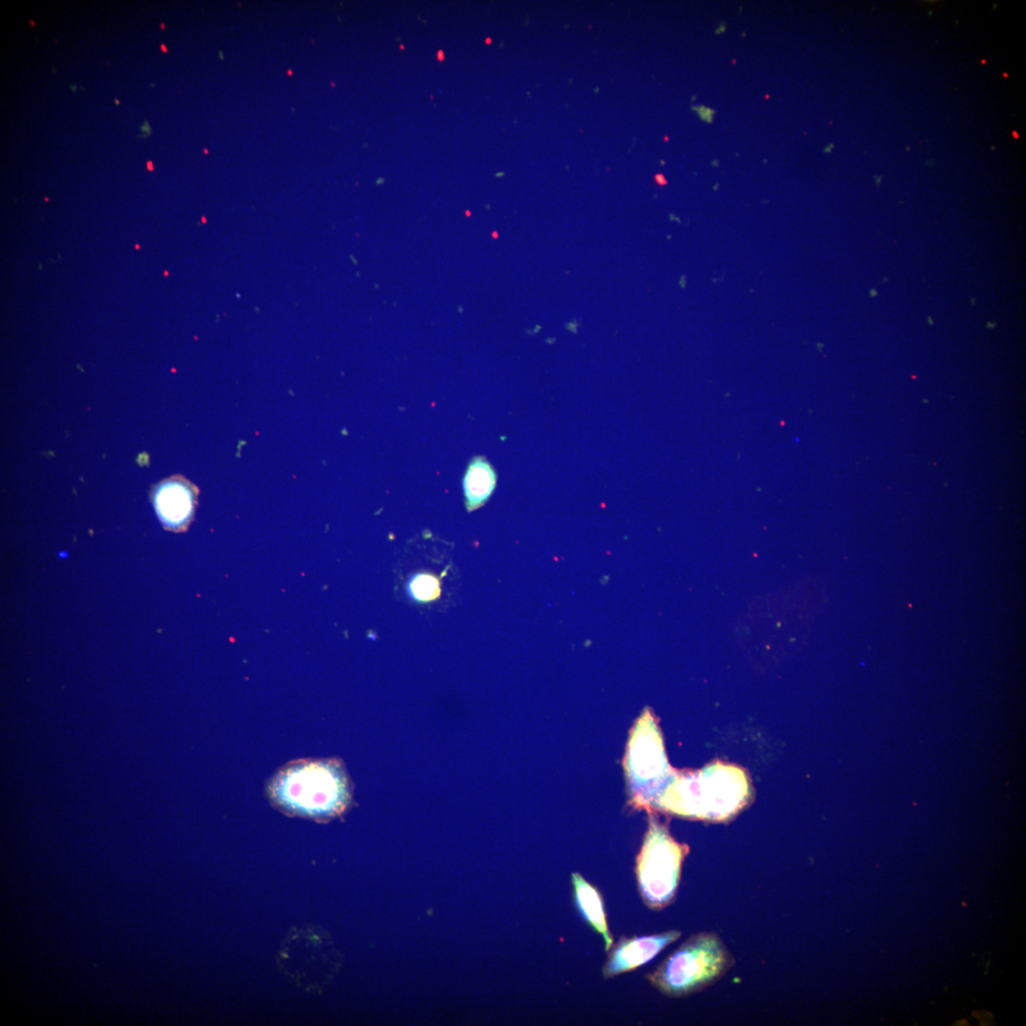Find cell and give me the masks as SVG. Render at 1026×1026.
Segmentation results:
<instances>
[{
	"instance_id": "2e32d148",
	"label": "cell",
	"mask_w": 1026,
	"mask_h": 1026,
	"mask_svg": "<svg viewBox=\"0 0 1026 1026\" xmlns=\"http://www.w3.org/2000/svg\"><path fill=\"white\" fill-rule=\"evenodd\" d=\"M161 48H162V51H163V52H165V53H167V52H168V51H167V48H166V46H165V45H163V44H162V45H161Z\"/></svg>"
},
{
	"instance_id": "52a82bcc",
	"label": "cell",
	"mask_w": 1026,
	"mask_h": 1026,
	"mask_svg": "<svg viewBox=\"0 0 1026 1026\" xmlns=\"http://www.w3.org/2000/svg\"><path fill=\"white\" fill-rule=\"evenodd\" d=\"M198 490L188 480L174 476L162 481L154 489L155 511L166 530L182 532L195 518Z\"/></svg>"
},
{
	"instance_id": "8fae6325",
	"label": "cell",
	"mask_w": 1026,
	"mask_h": 1026,
	"mask_svg": "<svg viewBox=\"0 0 1026 1026\" xmlns=\"http://www.w3.org/2000/svg\"><path fill=\"white\" fill-rule=\"evenodd\" d=\"M140 129H141L142 133L139 135V138L145 139V138L150 137L151 128H150L149 122L148 120H145L144 125L140 126Z\"/></svg>"
},
{
	"instance_id": "5bb4252c",
	"label": "cell",
	"mask_w": 1026,
	"mask_h": 1026,
	"mask_svg": "<svg viewBox=\"0 0 1026 1026\" xmlns=\"http://www.w3.org/2000/svg\"><path fill=\"white\" fill-rule=\"evenodd\" d=\"M148 168H149V169H150V170H151V169H153V167H152V163H151V162H149V163H148Z\"/></svg>"
},
{
	"instance_id": "ac0fdd59",
	"label": "cell",
	"mask_w": 1026,
	"mask_h": 1026,
	"mask_svg": "<svg viewBox=\"0 0 1026 1026\" xmlns=\"http://www.w3.org/2000/svg\"><path fill=\"white\" fill-rule=\"evenodd\" d=\"M161 29H165V24H161Z\"/></svg>"
},
{
	"instance_id": "7c38bea8",
	"label": "cell",
	"mask_w": 1026,
	"mask_h": 1026,
	"mask_svg": "<svg viewBox=\"0 0 1026 1026\" xmlns=\"http://www.w3.org/2000/svg\"><path fill=\"white\" fill-rule=\"evenodd\" d=\"M703 110H699V112H700V114H701V118H702L703 120H707L708 122H709V121H711V120H711V119H712V114H714V111H711L710 110H708V109H705V108H703Z\"/></svg>"
},
{
	"instance_id": "3957f363",
	"label": "cell",
	"mask_w": 1026,
	"mask_h": 1026,
	"mask_svg": "<svg viewBox=\"0 0 1026 1026\" xmlns=\"http://www.w3.org/2000/svg\"><path fill=\"white\" fill-rule=\"evenodd\" d=\"M735 961L714 933L691 935L646 978L661 994L675 999L700 993L720 982Z\"/></svg>"
},
{
	"instance_id": "4fadbf2b",
	"label": "cell",
	"mask_w": 1026,
	"mask_h": 1026,
	"mask_svg": "<svg viewBox=\"0 0 1026 1026\" xmlns=\"http://www.w3.org/2000/svg\"><path fill=\"white\" fill-rule=\"evenodd\" d=\"M657 178H660V180H657V182H659V183H660L661 185H666V182L665 181V177H662V176H657Z\"/></svg>"
},
{
	"instance_id": "9a60e30c",
	"label": "cell",
	"mask_w": 1026,
	"mask_h": 1026,
	"mask_svg": "<svg viewBox=\"0 0 1026 1026\" xmlns=\"http://www.w3.org/2000/svg\"><path fill=\"white\" fill-rule=\"evenodd\" d=\"M877 295H878V292H876V290H874V292H872V296H877Z\"/></svg>"
},
{
	"instance_id": "9c48e42d",
	"label": "cell",
	"mask_w": 1026,
	"mask_h": 1026,
	"mask_svg": "<svg viewBox=\"0 0 1026 1026\" xmlns=\"http://www.w3.org/2000/svg\"><path fill=\"white\" fill-rule=\"evenodd\" d=\"M496 475L491 465L483 458L472 462L464 479V492L469 512L482 507L492 495Z\"/></svg>"
},
{
	"instance_id": "7a4b0ae2",
	"label": "cell",
	"mask_w": 1026,
	"mask_h": 1026,
	"mask_svg": "<svg viewBox=\"0 0 1026 1026\" xmlns=\"http://www.w3.org/2000/svg\"><path fill=\"white\" fill-rule=\"evenodd\" d=\"M271 802L293 817L327 820L350 805L352 787L337 760H302L285 765L267 785Z\"/></svg>"
},
{
	"instance_id": "ba28073f",
	"label": "cell",
	"mask_w": 1026,
	"mask_h": 1026,
	"mask_svg": "<svg viewBox=\"0 0 1026 1026\" xmlns=\"http://www.w3.org/2000/svg\"><path fill=\"white\" fill-rule=\"evenodd\" d=\"M571 887L574 902L579 912L593 931L603 937L605 950L609 952L614 944V939L609 926L602 894L579 873L571 875Z\"/></svg>"
},
{
	"instance_id": "e0dca14e",
	"label": "cell",
	"mask_w": 1026,
	"mask_h": 1026,
	"mask_svg": "<svg viewBox=\"0 0 1026 1026\" xmlns=\"http://www.w3.org/2000/svg\"><path fill=\"white\" fill-rule=\"evenodd\" d=\"M114 102H115L116 105H120V101H118V100H115Z\"/></svg>"
},
{
	"instance_id": "6da1fadb",
	"label": "cell",
	"mask_w": 1026,
	"mask_h": 1026,
	"mask_svg": "<svg viewBox=\"0 0 1026 1026\" xmlns=\"http://www.w3.org/2000/svg\"><path fill=\"white\" fill-rule=\"evenodd\" d=\"M750 799L745 772L717 762L695 772H673L651 809L689 820L726 822L737 816Z\"/></svg>"
},
{
	"instance_id": "277c9868",
	"label": "cell",
	"mask_w": 1026,
	"mask_h": 1026,
	"mask_svg": "<svg viewBox=\"0 0 1026 1026\" xmlns=\"http://www.w3.org/2000/svg\"><path fill=\"white\" fill-rule=\"evenodd\" d=\"M689 847L675 840L668 828L654 817L635 866L638 895L651 911L660 912L674 903Z\"/></svg>"
},
{
	"instance_id": "5b68a950",
	"label": "cell",
	"mask_w": 1026,
	"mask_h": 1026,
	"mask_svg": "<svg viewBox=\"0 0 1026 1026\" xmlns=\"http://www.w3.org/2000/svg\"><path fill=\"white\" fill-rule=\"evenodd\" d=\"M625 767L637 808L650 810L670 780L661 732L653 715L646 710L634 726L628 746Z\"/></svg>"
},
{
	"instance_id": "30bf717a",
	"label": "cell",
	"mask_w": 1026,
	"mask_h": 1026,
	"mask_svg": "<svg viewBox=\"0 0 1026 1026\" xmlns=\"http://www.w3.org/2000/svg\"><path fill=\"white\" fill-rule=\"evenodd\" d=\"M408 591L411 598L418 603L436 601L441 596L440 580L429 572L417 573L411 578Z\"/></svg>"
},
{
	"instance_id": "8992f818",
	"label": "cell",
	"mask_w": 1026,
	"mask_h": 1026,
	"mask_svg": "<svg viewBox=\"0 0 1026 1026\" xmlns=\"http://www.w3.org/2000/svg\"><path fill=\"white\" fill-rule=\"evenodd\" d=\"M681 937L680 931H668L652 935L619 938L608 952V959L602 969L603 977L609 980L635 972Z\"/></svg>"
}]
</instances>
